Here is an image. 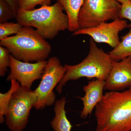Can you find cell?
Segmentation results:
<instances>
[{
	"mask_svg": "<svg viewBox=\"0 0 131 131\" xmlns=\"http://www.w3.org/2000/svg\"><path fill=\"white\" fill-rule=\"evenodd\" d=\"M95 108V131H131V87L107 92Z\"/></svg>",
	"mask_w": 131,
	"mask_h": 131,
	"instance_id": "cell-1",
	"label": "cell"
},
{
	"mask_svg": "<svg viewBox=\"0 0 131 131\" xmlns=\"http://www.w3.org/2000/svg\"><path fill=\"white\" fill-rule=\"evenodd\" d=\"M63 10L62 6L57 2L51 6L44 5L30 10L19 9L16 19L23 26L35 27L45 39H51L60 32L68 29L69 19Z\"/></svg>",
	"mask_w": 131,
	"mask_h": 131,
	"instance_id": "cell-2",
	"label": "cell"
},
{
	"mask_svg": "<svg viewBox=\"0 0 131 131\" xmlns=\"http://www.w3.org/2000/svg\"><path fill=\"white\" fill-rule=\"evenodd\" d=\"M0 45L15 58L26 62L46 60L51 51L49 43L30 26H23L18 33L1 40Z\"/></svg>",
	"mask_w": 131,
	"mask_h": 131,
	"instance_id": "cell-3",
	"label": "cell"
},
{
	"mask_svg": "<svg viewBox=\"0 0 131 131\" xmlns=\"http://www.w3.org/2000/svg\"><path fill=\"white\" fill-rule=\"evenodd\" d=\"M113 62L108 53L98 47L91 38L89 41V52L86 58L76 65H64L67 70L57 86V91L61 94L68 82L82 78L106 81L110 74Z\"/></svg>",
	"mask_w": 131,
	"mask_h": 131,
	"instance_id": "cell-4",
	"label": "cell"
},
{
	"mask_svg": "<svg viewBox=\"0 0 131 131\" xmlns=\"http://www.w3.org/2000/svg\"><path fill=\"white\" fill-rule=\"evenodd\" d=\"M37 100L34 90L27 87L20 86L14 92L5 114L6 124L11 131H22L25 128Z\"/></svg>",
	"mask_w": 131,
	"mask_h": 131,
	"instance_id": "cell-5",
	"label": "cell"
},
{
	"mask_svg": "<svg viewBox=\"0 0 131 131\" xmlns=\"http://www.w3.org/2000/svg\"><path fill=\"white\" fill-rule=\"evenodd\" d=\"M121 7L117 0H84L78 15L80 28L94 27L118 18Z\"/></svg>",
	"mask_w": 131,
	"mask_h": 131,
	"instance_id": "cell-6",
	"label": "cell"
},
{
	"mask_svg": "<svg viewBox=\"0 0 131 131\" xmlns=\"http://www.w3.org/2000/svg\"><path fill=\"white\" fill-rule=\"evenodd\" d=\"M66 70L58 58L53 57L49 59L40 83L34 90L37 96V102L34 106L36 110H42L55 103L56 96L53 90L61 82Z\"/></svg>",
	"mask_w": 131,
	"mask_h": 131,
	"instance_id": "cell-7",
	"label": "cell"
},
{
	"mask_svg": "<svg viewBox=\"0 0 131 131\" xmlns=\"http://www.w3.org/2000/svg\"><path fill=\"white\" fill-rule=\"evenodd\" d=\"M129 25L124 19L117 18L110 23L104 22L94 27L80 28L73 35H87L91 37L95 42L105 43L114 48L120 42L119 34Z\"/></svg>",
	"mask_w": 131,
	"mask_h": 131,
	"instance_id": "cell-8",
	"label": "cell"
},
{
	"mask_svg": "<svg viewBox=\"0 0 131 131\" xmlns=\"http://www.w3.org/2000/svg\"><path fill=\"white\" fill-rule=\"evenodd\" d=\"M9 59L10 73L7 80H16L20 86L29 88L34 82L41 79L47 62L44 60L35 63L26 62L17 60L11 54Z\"/></svg>",
	"mask_w": 131,
	"mask_h": 131,
	"instance_id": "cell-9",
	"label": "cell"
},
{
	"mask_svg": "<svg viewBox=\"0 0 131 131\" xmlns=\"http://www.w3.org/2000/svg\"><path fill=\"white\" fill-rule=\"evenodd\" d=\"M131 87V57L119 61H113L105 88L110 91H121Z\"/></svg>",
	"mask_w": 131,
	"mask_h": 131,
	"instance_id": "cell-10",
	"label": "cell"
},
{
	"mask_svg": "<svg viewBox=\"0 0 131 131\" xmlns=\"http://www.w3.org/2000/svg\"><path fill=\"white\" fill-rule=\"evenodd\" d=\"M105 84V81L96 79L89 82L87 85L84 86L83 89L85 95L83 97H78L83 103L81 118H85L91 114L94 108L101 100L104 95L103 91Z\"/></svg>",
	"mask_w": 131,
	"mask_h": 131,
	"instance_id": "cell-11",
	"label": "cell"
},
{
	"mask_svg": "<svg viewBox=\"0 0 131 131\" xmlns=\"http://www.w3.org/2000/svg\"><path fill=\"white\" fill-rule=\"evenodd\" d=\"M66 98L62 97L54 103L55 117L50 122L54 131H71L72 126L66 116Z\"/></svg>",
	"mask_w": 131,
	"mask_h": 131,
	"instance_id": "cell-12",
	"label": "cell"
},
{
	"mask_svg": "<svg viewBox=\"0 0 131 131\" xmlns=\"http://www.w3.org/2000/svg\"><path fill=\"white\" fill-rule=\"evenodd\" d=\"M59 3L66 12L69 19L68 30L75 31L80 29L78 17L84 0H56Z\"/></svg>",
	"mask_w": 131,
	"mask_h": 131,
	"instance_id": "cell-13",
	"label": "cell"
},
{
	"mask_svg": "<svg viewBox=\"0 0 131 131\" xmlns=\"http://www.w3.org/2000/svg\"><path fill=\"white\" fill-rule=\"evenodd\" d=\"M108 54L114 61H119L131 57V26L128 32L122 37L119 44Z\"/></svg>",
	"mask_w": 131,
	"mask_h": 131,
	"instance_id": "cell-14",
	"label": "cell"
},
{
	"mask_svg": "<svg viewBox=\"0 0 131 131\" xmlns=\"http://www.w3.org/2000/svg\"><path fill=\"white\" fill-rule=\"evenodd\" d=\"M11 87L7 92L5 93H0V123L2 124L5 121V113L15 92L20 87V85L16 80H12Z\"/></svg>",
	"mask_w": 131,
	"mask_h": 131,
	"instance_id": "cell-15",
	"label": "cell"
},
{
	"mask_svg": "<svg viewBox=\"0 0 131 131\" xmlns=\"http://www.w3.org/2000/svg\"><path fill=\"white\" fill-rule=\"evenodd\" d=\"M23 27L18 22L0 23V40L8 37L9 35H16L20 31Z\"/></svg>",
	"mask_w": 131,
	"mask_h": 131,
	"instance_id": "cell-16",
	"label": "cell"
},
{
	"mask_svg": "<svg viewBox=\"0 0 131 131\" xmlns=\"http://www.w3.org/2000/svg\"><path fill=\"white\" fill-rule=\"evenodd\" d=\"M9 52L6 48L0 46V76H5L10 65Z\"/></svg>",
	"mask_w": 131,
	"mask_h": 131,
	"instance_id": "cell-17",
	"label": "cell"
},
{
	"mask_svg": "<svg viewBox=\"0 0 131 131\" xmlns=\"http://www.w3.org/2000/svg\"><path fill=\"white\" fill-rule=\"evenodd\" d=\"M52 0H18L19 9L30 10L37 5H50Z\"/></svg>",
	"mask_w": 131,
	"mask_h": 131,
	"instance_id": "cell-18",
	"label": "cell"
},
{
	"mask_svg": "<svg viewBox=\"0 0 131 131\" xmlns=\"http://www.w3.org/2000/svg\"><path fill=\"white\" fill-rule=\"evenodd\" d=\"M12 18H14L12 8L5 0H0V23L7 22Z\"/></svg>",
	"mask_w": 131,
	"mask_h": 131,
	"instance_id": "cell-19",
	"label": "cell"
},
{
	"mask_svg": "<svg viewBox=\"0 0 131 131\" xmlns=\"http://www.w3.org/2000/svg\"><path fill=\"white\" fill-rule=\"evenodd\" d=\"M119 18L129 20L130 21L129 27L131 26V0H128L126 2L121 4Z\"/></svg>",
	"mask_w": 131,
	"mask_h": 131,
	"instance_id": "cell-20",
	"label": "cell"
},
{
	"mask_svg": "<svg viewBox=\"0 0 131 131\" xmlns=\"http://www.w3.org/2000/svg\"><path fill=\"white\" fill-rule=\"evenodd\" d=\"M10 5L13 12L14 18H16L17 13L19 9L18 0H5Z\"/></svg>",
	"mask_w": 131,
	"mask_h": 131,
	"instance_id": "cell-21",
	"label": "cell"
},
{
	"mask_svg": "<svg viewBox=\"0 0 131 131\" xmlns=\"http://www.w3.org/2000/svg\"><path fill=\"white\" fill-rule=\"evenodd\" d=\"M117 1L119 3H120L121 4H122L126 2L128 0H117Z\"/></svg>",
	"mask_w": 131,
	"mask_h": 131,
	"instance_id": "cell-22",
	"label": "cell"
},
{
	"mask_svg": "<svg viewBox=\"0 0 131 131\" xmlns=\"http://www.w3.org/2000/svg\"></svg>",
	"mask_w": 131,
	"mask_h": 131,
	"instance_id": "cell-23",
	"label": "cell"
}]
</instances>
